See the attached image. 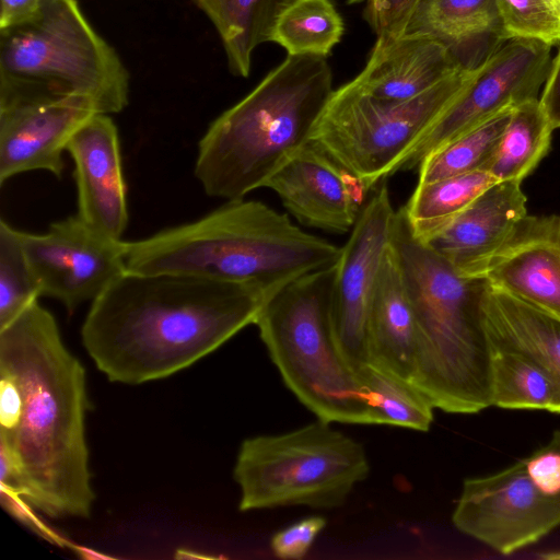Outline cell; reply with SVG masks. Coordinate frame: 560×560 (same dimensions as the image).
<instances>
[{
  "label": "cell",
  "instance_id": "obj_31",
  "mask_svg": "<svg viewBox=\"0 0 560 560\" xmlns=\"http://www.w3.org/2000/svg\"><path fill=\"white\" fill-rule=\"evenodd\" d=\"M499 37L534 39L549 46L560 43V16L553 0H497Z\"/></svg>",
  "mask_w": 560,
  "mask_h": 560
},
{
  "label": "cell",
  "instance_id": "obj_2",
  "mask_svg": "<svg viewBox=\"0 0 560 560\" xmlns=\"http://www.w3.org/2000/svg\"><path fill=\"white\" fill-rule=\"evenodd\" d=\"M0 374L11 376L23 397L21 420L13 431L0 430V447L24 499L51 518L90 517L95 493L85 370L38 300L0 328Z\"/></svg>",
  "mask_w": 560,
  "mask_h": 560
},
{
  "label": "cell",
  "instance_id": "obj_15",
  "mask_svg": "<svg viewBox=\"0 0 560 560\" xmlns=\"http://www.w3.org/2000/svg\"><path fill=\"white\" fill-rule=\"evenodd\" d=\"M287 211L307 228L345 234L352 230L368 190L313 142L303 145L267 182Z\"/></svg>",
  "mask_w": 560,
  "mask_h": 560
},
{
  "label": "cell",
  "instance_id": "obj_8",
  "mask_svg": "<svg viewBox=\"0 0 560 560\" xmlns=\"http://www.w3.org/2000/svg\"><path fill=\"white\" fill-rule=\"evenodd\" d=\"M369 474L363 445L319 419L285 433L244 440L233 468L242 512L338 508Z\"/></svg>",
  "mask_w": 560,
  "mask_h": 560
},
{
  "label": "cell",
  "instance_id": "obj_14",
  "mask_svg": "<svg viewBox=\"0 0 560 560\" xmlns=\"http://www.w3.org/2000/svg\"><path fill=\"white\" fill-rule=\"evenodd\" d=\"M96 113L82 97L0 96V184L33 171L60 179L71 138Z\"/></svg>",
  "mask_w": 560,
  "mask_h": 560
},
{
  "label": "cell",
  "instance_id": "obj_22",
  "mask_svg": "<svg viewBox=\"0 0 560 560\" xmlns=\"http://www.w3.org/2000/svg\"><path fill=\"white\" fill-rule=\"evenodd\" d=\"M215 27L230 71L246 78L257 46L271 42L282 12L295 0H191Z\"/></svg>",
  "mask_w": 560,
  "mask_h": 560
},
{
  "label": "cell",
  "instance_id": "obj_17",
  "mask_svg": "<svg viewBox=\"0 0 560 560\" xmlns=\"http://www.w3.org/2000/svg\"><path fill=\"white\" fill-rule=\"evenodd\" d=\"M487 283L560 315V215H528L516 224L485 272Z\"/></svg>",
  "mask_w": 560,
  "mask_h": 560
},
{
  "label": "cell",
  "instance_id": "obj_38",
  "mask_svg": "<svg viewBox=\"0 0 560 560\" xmlns=\"http://www.w3.org/2000/svg\"><path fill=\"white\" fill-rule=\"evenodd\" d=\"M77 550L80 555L81 558H84V559H106V558H110L106 555H103V553H97L96 551L94 550H91L89 548H83V547H77Z\"/></svg>",
  "mask_w": 560,
  "mask_h": 560
},
{
  "label": "cell",
  "instance_id": "obj_21",
  "mask_svg": "<svg viewBox=\"0 0 560 560\" xmlns=\"http://www.w3.org/2000/svg\"><path fill=\"white\" fill-rule=\"evenodd\" d=\"M481 311L487 337L530 357L560 392V315L526 303L488 283Z\"/></svg>",
  "mask_w": 560,
  "mask_h": 560
},
{
  "label": "cell",
  "instance_id": "obj_40",
  "mask_svg": "<svg viewBox=\"0 0 560 560\" xmlns=\"http://www.w3.org/2000/svg\"><path fill=\"white\" fill-rule=\"evenodd\" d=\"M553 4H555L556 10L560 16V0H553Z\"/></svg>",
  "mask_w": 560,
  "mask_h": 560
},
{
  "label": "cell",
  "instance_id": "obj_35",
  "mask_svg": "<svg viewBox=\"0 0 560 560\" xmlns=\"http://www.w3.org/2000/svg\"><path fill=\"white\" fill-rule=\"evenodd\" d=\"M0 430L13 431L22 417L23 397L16 382L7 374H0Z\"/></svg>",
  "mask_w": 560,
  "mask_h": 560
},
{
  "label": "cell",
  "instance_id": "obj_20",
  "mask_svg": "<svg viewBox=\"0 0 560 560\" xmlns=\"http://www.w3.org/2000/svg\"><path fill=\"white\" fill-rule=\"evenodd\" d=\"M369 365L411 383L417 325L396 257L388 245L378 270L368 325Z\"/></svg>",
  "mask_w": 560,
  "mask_h": 560
},
{
  "label": "cell",
  "instance_id": "obj_24",
  "mask_svg": "<svg viewBox=\"0 0 560 560\" xmlns=\"http://www.w3.org/2000/svg\"><path fill=\"white\" fill-rule=\"evenodd\" d=\"M497 182L489 172L476 171L418 184L401 209L415 236L427 242Z\"/></svg>",
  "mask_w": 560,
  "mask_h": 560
},
{
  "label": "cell",
  "instance_id": "obj_19",
  "mask_svg": "<svg viewBox=\"0 0 560 560\" xmlns=\"http://www.w3.org/2000/svg\"><path fill=\"white\" fill-rule=\"evenodd\" d=\"M462 66L445 42L425 33H405L377 38L352 82L374 97L401 102L425 93Z\"/></svg>",
  "mask_w": 560,
  "mask_h": 560
},
{
  "label": "cell",
  "instance_id": "obj_25",
  "mask_svg": "<svg viewBox=\"0 0 560 560\" xmlns=\"http://www.w3.org/2000/svg\"><path fill=\"white\" fill-rule=\"evenodd\" d=\"M552 131L537 97L516 104L486 171L498 182L522 183L549 151Z\"/></svg>",
  "mask_w": 560,
  "mask_h": 560
},
{
  "label": "cell",
  "instance_id": "obj_18",
  "mask_svg": "<svg viewBox=\"0 0 560 560\" xmlns=\"http://www.w3.org/2000/svg\"><path fill=\"white\" fill-rule=\"evenodd\" d=\"M516 180L497 182L427 243L463 277L483 278L489 261L527 214Z\"/></svg>",
  "mask_w": 560,
  "mask_h": 560
},
{
  "label": "cell",
  "instance_id": "obj_32",
  "mask_svg": "<svg viewBox=\"0 0 560 560\" xmlns=\"http://www.w3.org/2000/svg\"><path fill=\"white\" fill-rule=\"evenodd\" d=\"M421 0H348L364 3V19L381 39L395 38L407 32Z\"/></svg>",
  "mask_w": 560,
  "mask_h": 560
},
{
  "label": "cell",
  "instance_id": "obj_9",
  "mask_svg": "<svg viewBox=\"0 0 560 560\" xmlns=\"http://www.w3.org/2000/svg\"><path fill=\"white\" fill-rule=\"evenodd\" d=\"M462 66L425 93L407 101L374 97L352 81L334 90L311 142L350 172L369 191L400 165L472 79Z\"/></svg>",
  "mask_w": 560,
  "mask_h": 560
},
{
  "label": "cell",
  "instance_id": "obj_39",
  "mask_svg": "<svg viewBox=\"0 0 560 560\" xmlns=\"http://www.w3.org/2000/svg\"><path fill=\"white\" fill-rule=\"evenodd\" d=\"M538 558L545 560H560V550H549L541 552Z\"/></svg>",
  "mask_w": 560,
  "mask_h": 560
},
{
  "label": "cell",
  "instance_id": "obj_10",
  "mask_svg": "<svg viewBox=\"0 0 560 560\" xmlns=\"http://www.w3.org/2000/svg\"><path fill=\"white\" fill-rule=\"evenodd\" d=\"M550 47L534 39L509 38L476 67V72L447 109L404 160L409 171L430 154L485 122L500 110L537 97L550 69Z\"/></svg>",
  "mask_w": 560,
  "mask_h": 560
},
{
  "label": "cell",
  "instance_id": "obj_33",
  "mask_svg": "<svg viewBox=\"0 0 560 560\" xmlns=\"http://www.w3.org/2000/svg\"><path fill=\"white\" fill-rule=\"evenodd\" d=\"M525 470L536 488L547 495L560 494V429L540 448L523 459Z\"/></svg>",
  "mask_w": 560,
  "mask_h": 560
},
{
  "label": "cell",
  "instance_id": "obj_23",
  "mask_svg": "<svg viewBox=\"0 0 560 560\" xmlns=\"http://www.w3.org/2000/svg\"><path fill=\"white\" fill-rule=\"evenodd\" d=\"M492 406L560 413V392L527 354L489 339Z\"/></svg>",
  "mask_w": 560,
  "mask_h": 560
},
{
  "label": "cell",
  "instance_id": "obj_4",
  "mask_svg": "<svg viewBox=\"0 0 560 560\" xmlns=\"http://www.w3.org/2000/svg\"><path fill=\"white\" fill-rule=\"evenodd\" d=\"M417 325L411 384L447 413L492 406L490 348L481 300L487 281L467 278L412 233L396 210L389 242Z\"/></svg>",
  "mask_w": 560,
  "mask_h": 560
},
{
  "label": "cell",
  "instance_id": "obj_5",
  "mask_svg": "<svg viewBox=\"0 0 560 560\" xmlns=\"http://www.w3.org/2000/svg\"><path fill=\"white\" fill-rule=\"evenodd\" d=\"M332 92L327 58L288 55L203 133L194 174L205 192L231 200L265 188L310 142Z\"/></svg>",
  "mask_w": 560,
  "mask_h": 560
},
{
  "label": "cell",
  "instance_id": "obj_11",
  "mask_svg": "<svg viewBox=\"0 0 560 560\" xmlns=\"http://www.w3.org/2000/svg\"><path fill=\"white\" fill-rule=\"evenodd\" d=\"M452 522L463 534L508 556L560 526V494L540 492L522 459L495 474L465 479Z\"/></svg>",
  "mask_w": 560,
  "mask_h": 560
},
{
  "label": "cell",
  "instance_id": "obj_26",
  "mask_svg": "<svg viewBox=\"0 0 560 560\" xmlns=\"http://www.w3.org/2000/svg\"><path fill=\"white\" fill-rule=\"evenodd\" d=\"M406 33H425L450 46L500 34L497 0H421Z\"/></svg>",
  "mask_w": 560,
  "mask_h": 560
},
{
  "label": "cell",
  "instance_id": "obj_1",
  "mask_svg": "<svg viewBox=\"0 0 560 560\" xmlns=\"http://www.w3.org/2000/svg\"><path fill=\"white\" fill-rule=\"evenodd\" d=\"M267 299L250 285L126 270L91 302L81 339L110 382L143 384L215 351L255 324Z\"/></svg>",
  "mask_w": 560,
  "mask_h": 560
},
{
  "label": "cell",
  "instance_id": "obj_28",
  "mask_svg": "<svg viewBox=\"0 0 560 560\" xmlns=\"http://www.w3.org/2000/svg\"><path fill=\"white\" fill-rule=\"evenodd\" d=\"M514 106L500 110L485 122L428 155L418 166V184L486 171L499 147Z\"/></svg>",
  "mask_w": 560,
  "mask_h": 560
},
{
  "label": "cell",
  "instance_id": "obj_29",
  "mask_svg": "<svg viewBox=\"0 0 560 560\" xmlns=\"http://www.w3.org/2000/svg\"><path fill=\"white\" fill-rule=\"evenodd\" d=\"M373 424H388L427 432L434 406L411 383L368 365L359 372Z\"/></svg>",
  "mask_w": 560,
  "mask_h": 560
},
{
  "label": "cell",
  "instance_id": "obj_13",
  "mask_svg": "<svg viewBox=\"0 0 560 560\" xmlns=\"http://www.w3.org/2000/svg\"><path fill=\"white\" fill-rule=\"evenodd\" d=\"M21 237L40 295L59 301L69 313L126 271L124 241L102 234L78 214L52 222L44 234L21 231Z\"/></svg>",
  "mask_w": 560,
  "mask_h": 560
},
{
  "label": "cell",
  "instance_id": "obj_36",
  "mask_svg": "<svg viewBox=\"0 0 560 560\" xmlns=\"http://www.w3.org/2000/svg\"><path fill=\"white\" fill-rule=\"evenodd\" d=\"M539 102L552 128H560V49L550 66Z\"/></svg>",
  "mask_w": 560,
  "mask_h": 560
},
{
  "label": "cell",
  "instance_id": "obj_3",
  "mask_svg": "<svg viewBox=\"0 0 560 560\" xmlns=\"http://www.w3.org/2000/svg\"><path fill=\"white\" fill-rule=\"evenodd\" d=\"M341 246L307 233L265 202L231 199L198 220L125 242L126 270L185 273L255 287L268 298L335 266Z\"/></svg>",
  "mask_w": 560,
  "mask_h": 560
},
{
  "label": "cell",
  "instance_id": "obj_12",
  "mask_svg": "<svg viewBox=\"0 0 560 560\" xmlns=\"http://www.w3.org/2000/svg\"><path fill=\"white\" fill-rule=\"evenodd\" d=\"M395 213L387 186L382 185L365 201L336 265L330 296L331 331L339 353L358 374L369 365L370 310Z\"/></svg>",
  "mask_w": 560,
  "mask_h": 560
},
{
  "label": "cell",
  "instance_id": "obj_7",
  "mask_svg": "<svg viewBox=\"0 0 560 560\" xmlns=\"http://www.w3.org/2000/svg\"><path fill=\"white\" fill-rule=\"evenodd\" d=\"M336 265L284 284L265 301L255 325L285 386L317 419L373 424L359 374L346 363L332 337Z\"/></svg>",
  "mask_w": 560,
  "mask_h": 560
},
{
  "label": "cell",
  "instance_id": "obj_16",
  "mask_svg": "<svg viewBox=\"0 0 560 560\" xmlns=\"http://www.w3.org/2000/svg\"><path fill=\"white\" fill-rule=\"evenodd\" d=\"M78 215L102 234L121 241L128 225L126 183L118 129L107 114H94L73 135Z\"/></svg>",
  "mask_w": 560,
  "mask_h": 560
},
{
  "label": "cell",
  "instance_id": "obj_37",
  "mask_svg": "<svg viewBox=\"0 0 560 560\" xmlns=\"http://www.w3.org/2000/svg\"><path fill=\"white\" fill-rule=\"evenodd\" d=\"M42 0H0V30L32 18Z\"/></svg>",
  "mask_w": 560,
  "mask_h": 560
},
{
  "label": "cell",
  "instance_id": "obj_6",
  "mask_svg": "<svg viewBox=\"0 0 560 560\" xmlns=\"http://www.w3.org/2000/svg\"><path fill=\"white\" fill-rule=\"evenodd\" d=\"M130 77L119 55L77 0H42L26 21L0 30V96H73L98 114L129 103Z\"/></svg>",
  "mask_w": 560,
  "mask_h": 560
},
{
  "label": "cell",
  "instance_id": "obj_30",
  "mask_svg": "<svg viewBox=\"0 0 560 560\" xmlns=\"http://www.w3.org/2000/svg\"><path fill=\"white\" fill-rule=\"evenodd\" d=\"M40 295L27 261L21 231L0 221V328L9 324Z\"/></svg>",
  "mask_w": 560,
  "mask_h": 560
},
{
  "label": "cell",
  "instance_id": "obj_34",
  "mask_svg": "<svg viewBox=\"0 0 560 560\" xmlns=\"http://www.w3.org/2000/svg\"><path fill=\"white\" fill-rule=\"evenodd\" d=\"M325 526L326 520L322 516L303 518L277 532L270 540L271 550L281 559H301Z\"/></svg>",
  "mask_w": 560,
  "mask_h": 560
},
{
  "label": "cell",
  "instance_id": "obj_27",
  "mask_svg": "<svg viewBox=\"0 0 560 560\" xmlns=\"http://www.w3.org/2000/svg\"><path fill=\"white\" fill-rule=\"evenodd\" d=\"M343 32V20L331 0H295L280 15L271 42L288 55L327 58Z\"/></svg>",
  "mask_w": 560,
  "mask_h": 560
}]
</instances>
